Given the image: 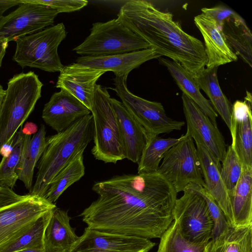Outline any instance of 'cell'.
<instances>
[{"mask_svg":"<svg viewBox=\"0 0 252 252\" xmlns=\"http://www.w3.org/2000/svg\"><path fill=\"white\" fill-rule=\"evenodd\" d=\"M98 198L80 216L98 231L160 238L172 223L177 192L158 172L124 174L95 183Z\"/></svg>","mask_w":252,"mask_h":252,"instance_id":"1","label":"cell"},{"mask_svg":"<svg viewBox=\"0 0 252 252\" xmlns=\"http://www.w3.org/2000/svg\"><path fill=\"white\" fill-rule=\"evenodd\" d=\"M117 20L148 43L160 57L180 63L196 78L207 58L203 43L183 30L170 12L145 0H130L120 8Z\"/></svg>","mask_w":252,"mask_h":252,"instance_id":"2","label":"cell"},{"mask_svg":"<svg viewBox=\"0 0 252 252\" xmlns=\"http://www.w3.org/2000/svg\"><path fill=\"white\" fill-rule=\"evenodd\" d=\"M93 119L89 114L65 130L46 138V146L38 164V172L29 194L44 198L56 175L93 139Z\"/></svg>","mask_w":252,"mask_h":252,"instance_id":"3","label":"cell"},{"mask_svg":"<svg viewBox=\"0 0 252 252\" xmlns=\"http://www.w3.org/2000/svg\"><path fill=\"white\" fill-rule=\"evenodd\" d=\"M43 85L32 71L15 74L8 80L0 108V154L33 111Z\"/></svg>","mask_w":252,"mask_h":252,"instance_id":"4","label":"cell"},{"mask_svg":"<svg viewBox=\"0 0 252 252\" xmlns=\"http://www.w3.org/2000/svg\"><path fill=\"white\" fill-rule=\"evenodd\" d=\"M67 35L63 23L18 38L12 57L21 67L37 68L49 72H60L64 67L58 49Z\"/></svg>","mask_w":252,"mask_h":252,"instance_id":"5","label":"cell"},{"mask_svg":"<svg viewBox=\"0 0 252 252\" xmlns=\"http://www.w3.org/2000/svg\"><path fill=\"white\" fill-rule=\"evenodd\" d=\"M107 89L95 86L91 110L93 119L94 146L92 153L96 159L116 163L125 159L117 120Z\"/></svg>","mask_w":252,"mask_h":252,"instance_id":"6","label":"cell"},{"mask_svg":"<svg viewBox=\"0 0 252 252\" xmlns=\"http://www.w3.org/2000/svg\"><path fill=\"white\" fill-rule=\"evenodd\" d=\"M150 45L117 19L92 25L90 34L73 50L81 56L122 54L150 48Z\"/></svg>","mask_w":252,"mask_h":252,"instance_id":"7","label":"cell"},{"mask_svg":"<svg viewBox=\"0 0 252 252\" xmlns=\"http://www.w3.org/2000/svg\"><path fill=\"white\" fill-rule=\"evenodd\" d=\"M158 172L177 193L184 191L191 183L205 186L196 148L192 138L187 133L165 153Z\"/></svg>","mask_w":252,"mask_h":252,"instance_id":"8","label":"cell"},{"mask_svg":"<svg viewBox=\"0 0 252 252\" xmlns=\"http://www.w3.org/2000/svg\"><path fill=\"white\" fill-rule=\"evenodd\" d=\"M127 77L116 76L113 90L126 109L145 128L148 137L182 129L185 122L168 117L160 103L145 99L131 93L126 86Z\"/></svg>","mask_w":252,"mask_h":252,"instance_id":"9","label":"cell"},{"mask_svg":"<svg viewBox=\"0 0 252 252\" xmlns=\"http://www.w3.org/2000/svg\"><path fill=\"white\" fill-rule=\"evenodd\" d=\"M177 198L173 219L183 236L197 244H207L211 240L213 221L204 199L194 192L184 190Z\"/></svg>","mask_w":252,"mask_h":252,"instance_id":"10","label":"cell"},{"mask_svg":"<svg viewBox=\"0 0 252 252\" xmlns=\"http://www.w3.org/2000/svg\"><path fill=\"white\" fill-rule=\"evenodd\" d=\"M20 1L15 10L0 19V43L15 41L20 37L53 26L59 13L48 6L30 0Z\"/></svg>","mask_w":252,"mask_h":252,"instance_id":"11","label":"cell"},{"mask_svg":"<svg viewBox=\"0 0 252 252\" xmlns=\"http://www.w3.org/2000/svg\"><path fill=\"white\" fill-rule=\"evenodd\" d=\"M56 207L44 198L29 193L23 199L0 208V248Z\"/></svg>","mask_w":252,"mask_h":252,"instance_id":"12","label":"cell"},{"mask_svg":"<svg viewBox=\"0 0 252 252\" xmlns=\"http://www.w3.org/2000/svg\"><path fill=\"white\" fill-rule=\"evenodd\" d=\"M156 243L150 239L85 228L69 252H148Z\"/></svg>","mask_w":252,"mask_h":252,"instance_id":"13","label":"cell"},{"mask_svg":"<svg viewBox=\"0 0 252 252\" xmlns=\"http://www.w3.org/2000/svg\"><path fill=\"white\" fill-rule=\"evenodd\" d=\"M183 111L186 120V133L195 142L204 146L220 163L224 157L226 144L218 126L190 99L182 94Z\"/></svg>","mask_w":252,"mask_h":252,"instance_id":"14","label":"cell"},{"mask_svg":"<svg viewBox=\"0 0 252 252\" xmlns=\"http://www.w3.org/2000/svg\"><path fill=\"white\" fill-rule=\"evenodd\" d=\"M105 72L74 63L64 66L55 87L71 94L91 111L96 82Z\"/></svg>","mask_w":252,"mask_h":252,"instance_id":"15","label":"cell"},{"mask_svg":"<svg viewBox=\"0 0 252 252\" xmlns=\"http://www.w3.org/2000/svg\"><path fill=\"white\" fill-rule=\"evenodd\" d=\"M91 114L80 101L61 89L54 93L44 106L42 118L57 133L67 128L78 120Z\"/></svg>","mask_w":252,"mask_h":252,"instance_id":"16","label":"cell"},{"mask_svg":"<svg viewBox=\"0 0 252 252\" xmlns=\"http://www.w3.org/2000/svg\"><path fill=\"white\" fill-rule=\"evenodd\" d=\"M244 101L236 100L231 107V146L242 165L252 167V94L247 91Z\"/></svg>","mask_w":252,"mask_h":252,"instance_id":"17","label":"cell"},{"mask_svg":"<svg viewBox=\"0 0 252 252\" xmlns=\"http://www.w3.org/2000/svg\"><path fill=\"white\" fill-rule=\"evenodd\" d=\"M110 102L117 120L125 158L138 163L148 139L147 133L122 102L111 98Z\"/></svg>","mask_w":252,"mask_h":252,"instance_id":"18","label":"cell"},{"mask_svg":"<svg viewBox=\"0 0 252 252\" xmlns=\"http://www.w3.org/2000/svg\"><path fill=\"white\" fill-rule=\"evenodd\" d=\"M160 57L151 48L122 54L104 56H81L76 63L105 72L112 71L116 76H127L130 71L143 63Z\"/></svg>","mask_w":252,"mask_h":252,"instance_id":"19","label":"cell"},{"mask_svg":"<svg viewBox=\"0 0 252 252\" xmlns=\"http://www.w3.org/2000/svg\"><path fill=\"white\" fill-rule=\"evenodd\" d=\"M194 22L204 39L206 68L237 61L238 57L229 47L217 23L210 15L201 13L194 17Z\"/></svg>","mask_w":252,"mask_h":252,"instance_id":"20","label":"cell"},{"mask_svg":"<svg viewBox=\"0 0 252 252\" xmlns=\"http://www.w3.org/2000/svg\"><path fill=\"white\" fill-rule=\"evenodd\" d=\"M205 189L215 199L222 210L230 226L232 214L229 196L222 181L219 163L207 148L199 142H195Z\"/></svg>","mask_w":252,"mask_h":252,"instance_id":"21","label":"cell"},{"mask_svg":"<svg viewBox=\"0 0 252 252\" xmlns=\"http://www.w3.org/2000/svg\"><path fill=\"white\" fill-rule=\"evenodd\" d=\"M67 211L57 207L46 227L43 238V252H69L79 236L70 223Z\"/></svg>","mask_w":252,"mask_h":252,"instance_id":"22","label":"cell"},{"mask_svg":"<svg viewBox=\"0 0 252 252\" xmlns=\"http://www.w3.org/2000/svg\"><path fill=\"white\" fill-rule=\"evenodd\" d=\"M159 63L166 67L180 89L209 117L213 124L217 126L218 114L209 100L201 93L199 86L194 77L180 63L171 60L159 57Z\"/></svg>","mask_w":252,"mask_h":252,"instance_id":"23","label":"cell"},{"mask_svg":"<svg viewBox=\"0 0 252 252\" xmlns=\"http://www.w3.org/2000/svg\"><path fill=\"white\" fill-rule=\"evenodd\" d=\"M232 226L252 224V167L243 165L239 181L229 196Z\"/></svg>","mask_w":252,"mask_h":252,"instance_id":"24","label":"cell"},{"mask_svg":"<svg viewBox=\"0 0 252 252\" xmlns=\"http://www.w3.org/2000/svg\"><path fill=\"white\" fill-rule=\"evenodd\" d=\"M229 47L250 67L252 66V34L237 13L224 20L220 28Z\"/></svg>","mask_w":252,"mask_h":252,"instance_id":"25","label":"cell"},{"mask_svg":"<svg viewBox=\"0 0 252 252\" xmlns=\"http://www.w3.org/2000/svg\"><path fill=\"white\" fill-rule=\"evenodd\" d=\"M46 128L41 125L32 137L26 134L19 163L16 172L18 179L29 190L32 189V179L35 167L40 159L46 146Z\"/></svg>","mask_w":252,"mask_h":252,"instance_id":"26","label":"cell"},{"mask_svg":"<svg viewBox=\"0 0 252 252\" xmlns=\"http://www.w3.org/2000/svg\"><path fill=\"white\" fill-rule=\"evenodd\" d=\"M218 68L217 66L206 67L194 78L200 89L202 90L209 97L214 109L220 115L230 130L232 106L220 86L217 75Z\"/></svg>","mask_w":252,"mask_h":252,"instance_id":"27","label":"cell"},{"mask_svg":"<svg viewBox=\"0 0 252 252\" xmlns=\"http://www.w3.org/2000/svg\"><path fill=\"white\" fill-rule=\"evenodd\" d=\"M208 252H252V224L229 226L216 240L209 242Z\"/></svg>","mask_w":252,"mask_h":252,"instance_id":"28","label":"cell"},{"mask_svg":"<svg viewBox=\"0 0 252 252\" xmlns=\"http://www.w3.org/2000/svg\"><path fill=\"white\" fill-rule=\"evenodd\" d=\"M84 152L79 153L52 180L44 197L48 202L55 204L68 187L84 175Z\"/></svg>","mask_w":252,"mask_h":252,"instance_id":"29","label":"cell"},{"mask_svg":"<svg viewBox=\"0 0 252 252\" xmlns=\"http://www.w3.org/2000/svg\"><path fill=\"white\" fill-rule=\"evenodd\" d=\"M181 138L182 136L178 138H163L158 135L149 136L137 163L138 174L157 172L165 153Z\"/></svg>","mask_w":252,"mask_h":252,"instance_id":"30","label":"cell"},{"mask_svg":"<svg viewBox=\"0 0 252 252\" xmlns=\"http://www.w3.org/2000/svg\"><path fill=\"white\" fill-rule=\"evenodd\" d=\"M52 210L41 216L17 237L0 247V252H16L27 249H43L44 234Z\"/></svg>","mask_w":252,"mask_h":252,"instance_id":"31","label":"cell"},{"mask_svg":"<svg viewBox=\"0 0 252 252\" xmlns=\"http://www.w3.org/2000/svg\"><path fill=\"white\" fill-rule=\"evenodd\" d=\"M22 126L14 135L10 144V151L0 162V185L12 189L18 179L16 172L20 161L26 134Z\"/></svg>","mask_w":252,"mask_h":252,"instance_id":"32","label":"cell"},{"mask_svg":"<svg viewBox=\"0 0 252 252\" xmlns=\"http://www.w3.org/2000/svg\"><path fill=\"white\" fill-rule=\"evenodd\" d=\"M208 243L197 244L188 241L172 222L160 237L157 252H207Z\"/></svg>","mask_w":252,"mask_h":252,"instance_id":"33","label":"cell"},{"mask_svg":"<svg viewBox=\"0 0 252 252\" xmlns=\"http://www.w3.org/2000/svg\"><path fill=\"white\" fill-rule=\"evenodd\" d=\"M184 190H189L201 196L205 200L213 221L212 241L216 240L226 231L230 226L222 210L204 187L194 183H189Z\"/></svg>","mask_w":252,"mask_h":252,"instance_id":"34","label":"cell"},{"mask_svg":"<svg viewBox=\"0 0 252 252\" xmlns=\"http://www.w3.org/2000/svg\"><path fill=\"white\" fill-rule=\"evenodd\" d=\"M243 165L231 145L226 149L221 162L220 174L229 196L236 186L242 172Z\"/></svg>","mask_w":252,"mask_h":252,"instance_id":"35","label":"cell"},{"mask_svg":"<svg viewBox=\"0 0 252 252\" xmlns=\"http://www.w3.org/2000/svg\"><path fill=\"white\" fill-rule=\"evenodd\" d=\"M31 1L48 6L60 13H68L79 10L88 3L86 0H30Z\"/></svg>","mask_w":252,"mask_h":252,"instance_id":"36","label":"cell"},{"mask_svg":"<svg viewBox=\"0 0 252 252\" xmlns=\"http://www.w3.org/2000/svg\"><path fill=\"white\" fill-rule=\"evenodd\" d=\"M201 10L202 13L210 15L216 21L220 29L225 19L237 13L223 5H219L211 8L203 7Z\"/></svg>","mask_w":252,"mask_h":252,"instance_id":"37","label":"cell"},{"mask_svg":"<svg viewBox=\"0 0 252 252\" xmlns=\"http://www.w3.org/2000/svg\"><path fill=\"white\" fill-rule=\"evenodd\" d=\"M26 195L18 194L12 189L0 185V208L19 201Z\"/></svg>","mask_w":252,"mask_h":252,"instance_id":"38","label":"cell"},{"mask_svg":"<svg viewBox=\"0 0 252 252\" xmlns=\"http://www.w3.org/2000/svg\"><path fill=\"white\" fill-rule=\"evenodd\" d=\"M21 3L20 0H0V19L7 10Z\"/></svg>","mask_w":252,"mask_h":252,"instance_id":"39","label":"cell"},{"mask_svg":"<svg viewBox=\"0 0 252 252\" xmlns=\"http://www.w3.org/2000/svg\"><path fill=\"white\" fill-rule=\"evenodd\" d=\"M37 126L36 124L31 123L27 122L24 126V128H22L23 132L27 135H32V134H35L38 131Z\"/></svg>","mask_w":252,"mask_h":252,"instance_id":"40","label":"cell"},{"mask_svg":"<svg viewBox=\"0 0 252 252\" xmlns=\"http://www.w3.org/2000/svg\"><path fill=\"white\" fill-rule=\"evenodd\" d=\"M8 46V42L7 41H3L0 43V68L1 65L2 59L5 55Z\"/></svg>","mask_w":252,"mask_h":252,"instance_id":"41","label":"cell"},{"mask_svg":"<svg viewBox=\"0 0 252 252\" xmlns=\"http://www.w3.org/2000/svg\"><path fill=\"white\" fill-rule=\"evenodd\" d=\"M16 252H43V250L41 249H27Z\"/></svg>","mask_w":252,"mask_h":252,"instance_id":"42","label":"cell"},{"mask_svg":"<svg viewBox=\"0 0 252 252\" xmlns=\"http://www.w3.org/2000/svg\"><path fill=\"white\" fill-rule=\"evenodd\" d=\"M5 94V90L3 89L2 86L0 84V108L2 102L3 97Z\"/></svg>","mask_w":252,"mask_h":252,"instance_id":"43","label":"cell"},{"mask_svg":"<svg viewBox=\"0 0 252 252\" xmlns=\"http://www.w3.org/2000/svg\"><path fill=\"white\" fill-rule=\"evenodd\" d=\"M207 252H208V251H207Z\"/></svg>","mask_w":252,"mask_h":252,"instance_id":"44","label":"cell"}]
</instances>
